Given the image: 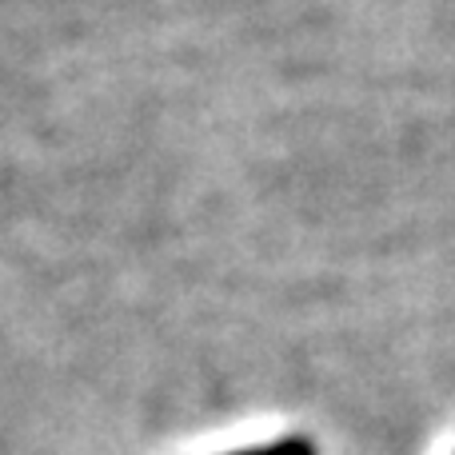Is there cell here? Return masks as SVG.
<instances>
[{
	"instance_id": "obj_1",
	"label": "cell",
	"mask_w": 455,
	"mask_h": 455,
	"mask_svg": "<svg viewBox=\"0 0 455 455\" xmlns=\"http://www.w3.org/2000/svg\"><path fill=\"white\" fill-rule=\"evenodd\" d=\"M232 455H315V448L304 435H291V440L267 443V448H248V451H232Z\"/></svg>"
}]
</instances>
